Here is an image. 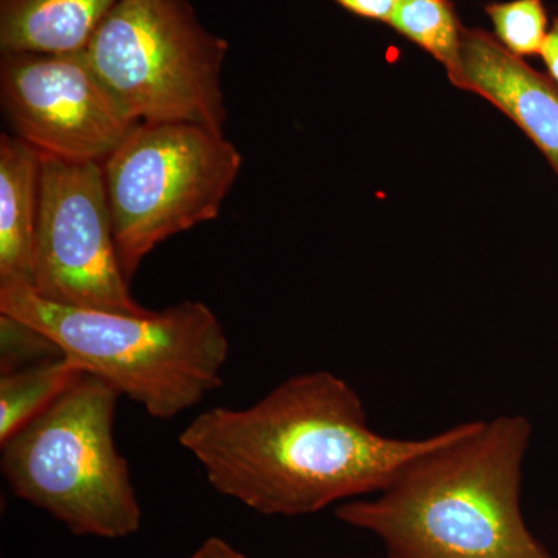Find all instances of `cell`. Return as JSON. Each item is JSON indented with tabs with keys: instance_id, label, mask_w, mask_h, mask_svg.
<instances>
[{
	"instance_id": "obj_13",
	"label": "cell",
	"mask_w": 558,
	"mask_h": 558,
	"mask_svg": "<svg viewBox=\"0 0 558 558\" xmlns=\"http://www.w3.org/2000/svg\"><path fill=\"white\" fill-rule=\"evenodd\" d=\"M389 27L446 68L458 65L464 28L451 0H398Z\"/></svg>"
},
{
	"instance_id": "obj_14",
	"label": "cell",
	"mask_w": 558,
	"mask_h": 558,
	"mask_svg": "<svg viewBox=\"0 0 558 558\" xmlns=\"http://www.w3.org/2000/svg\"><path fill=\"white\" fill-rule=\"evenodd\" d=\"M486 13L498 43L515 57H537L548 38V13L543 0L488 3Z\"/></svg>"
},
{
	"instance_id": "obj_12",
	"label": "cell",
	"mask_w": 558,
	"mask_h": 558,
	"mask_svg": "<svg viewBox=\"0 0 558 558\" xmlns=\"http://www.w3.org/2000/svg\"><path fill=\"white\" fill-rule=\"evenodd\" d=\"M83 376L64 355L0 374V444L49 409Z\"/></svg>"
},
{
	"instance_id": "obj_5",
	"label": "cell",
	"mask_w": 558,
	"mask_h": 558,
	"mask_svg": "<svg viewBox=\"0 0 558 558\" xmlns=\"http://www.w3.org/2000/svg\"><path fill=\"white\" fill-rule=\"evenodd\" d=\"M226 132L183 121L138 123L102 161L121 269L134 278L165 241L218 218L241 174Z\"/></svg>"
},
{
	"instance_id": "obj_17",
	"label": "cell",
	"mask_w": 558,
	"mask_h": 558,
	"mask_svg": "<svg viewBox=\"0 0 558 558\" xmlns=\"http://www.w3.org/2000/svg\"><path fill=\"white\" fill-rule=\"evenodd\" d=\"M189 558H248L230 543L219 537H209Z\"/></svg>"
},
{
	"instance_id": "obj_4",
	"label": "cell",
	"mask_w": 558,
	"mask_h": 558,
	"mask_svg": "<svg viewBox=\"0 0 558 558\" xmlns=\"http://www.w3.org/2000/svg\"><path fill=\"white\" fill-rule=\"evenodd\" d=\"M120 398L106 381L84 374L0 444L11 490L72 534L117 539L142 526L130 464L113 438Z\"/></svg>"
},
{
	"instance_id": "obj_15",
	"label": "cell",
	"mask_w": 558,
	"mask_h": 558,
	"mask_svg": "<svg viewBox=\"0 0 558 558\" xmlns=\"http://www.w3.org/2000/svg\"><path fill=\"white\" fill-rule=\"evenodd\" d=\"M61 355L53 341L20 319L0 314V374Z\"/></svg>"
},
{
	"instance_id": "obj_6",
	"label": "cell",
	"mask_w": 558,
	"mask_h": 558,
	"mask_svg": "<svg viewBox=\"0 0 558 558\" xmlns=\"http://www.w3.org/2000/svg\"><path fill=\"white\" fill-rule=\"evenodd\" d=\"M230 44L190 0H119L92 38V68L137 123L183 121L226 132Z\"/></svg>"
},
{
	"instance_id": "obj_8",
	"label": "cell",
	"mask_w": 558,
	"mask_h": 558,
	"mask_svg": "<svg viewBox=\"0 0 558 558\" xmlns=\"http://www.w3.org/2000/svg\"><path fill=\"white\" fill-rule=\"evenodd\" d=\"M0 95L16 137L75 163H102L137 126L86 53H2Z\"/></svg>"
},
{
	"instance_id": "obj_7",
	"label": "cell",
	"mask_w": 558,
	"mask_h": 558,
	"mask_svg": "<svg viewBox=\"0 0 558 558\" xmlns=\"http://www.w3.org/2000/svg\"><path fill=\"white\" fill-rule=\"evenodd\" d=\"M121 269L101 163L43 157L28 286L44 300L84 310L146 314Z\"/></svg>"
},
{
	"instance_id": "obj_3",
	"label": "cell",
	"mask_w": 558,
	"mask_h": 558,
	"mask_svg": "<svg viewBox=\"0 0 558 558\" xmlns=\"http://www.w3.org/2000/svg\"><path fill=\"white\" fill-rule=\"evenodd\" d=\"M0 314L39 330L76 368L156 418L194 409L223 384L229 337L202 301L123 314L53 303L27 282H9L0 284Z\"/></svg>"
},
{
	"instance_id": "obj_10",
	"label": "cell",
	"mask_w": 558,
	"mask_h": 558,
	"mask_svg": "<svg viewBox=\"0 0 558 558\" xmlns=\"http://www.w3.org/2000/svg\"><path fill=\"white\" fill-rule=\"evenodd\" d=\"M119 0H0L2 53H81Z\"/></svg>"
},
{
	"instance_id": "obj_16",
	"label": "cell",
	"mask_w": 558,
	"mask_h": 558,
	"mask_svg": "<svg viewBox=\"0 0 558 558\" xmlns=\"http://www.w3.org/2000/svg\"><path fill=\"white\" fill-rule=\"evenodd\" d=\"M333 2L339 3L341 9L355 16L385 22V24L391 20L392 11L398 5V0H333Z\"/></svg>"
},
{
	"instance_id": "obj_2",
	"label": "cell",
	"mask_w": 558,
	"mask_h": 558,
	"mask_svg": "<svg viewBox=\"0 0 558 558\" xmlns=\"http://www.w3.org/2000/svg\"><path fill=\"white\" fill-rule=\"evenodd\" d=\"M529 440L523 416L464 422L438 433L379 497L337 517L377 535L391 558H549L521 515Z\"/></svg>"
},
{
	"instance_id": "obj_18",
	"label": "cell",
	"mask_w": 558,
	"mask_h": 558,
	"mask_svg": "<svg viewBox=\"0 0 558 558\" xmlns=\"http://www.w3.org/2000/svg\"><path fill=\"white\" fill-rule=\"evenodd\" d=\"M539 57L545 61L550 81L558 87V16L550 25L548 38L545 40Z\"/></svg>"
},
{
	"instance_id": "obj_11",
	"label": "cell",
	"mask_w": 558,
	"mask_h": 558,
	"mask_svg": "<svg viewBox=\"0 0 558 558\" xmlns=\"http://www.w3.org/2000/svg\"><path fill=\"white\" fill-rule=\"evenodd\" d=\"M43 156L16 135L0 137V284L31 282Z\"/></svg>"
},
{
	"instance_id": "obj_9",
	"label": "cell",
	"mask_w": 558,
	"mask_h": 558,
	"mask_svg": "<svg viewBox=\"0 0 558 558\" xmlns=\"http://www.w3.org/2000/svg\"><path fill=\"white\" fill-rule=\"evenodd\" d=\"M453 86L473 92L515 121L558 174V87L483 28H464Z\"/></svg>"
},
{
	"instance_id": "obj_1",
	"label": "cell",
	"mask_w": 558,
	"mask_h": 558,
	"mask_svg": "<svg viewBox=\"0 0 558 558\" xmlns=\"http://www.w3.org/2000/svg\"><path fill=\"white\" fill-rule=\"evenodd\" d=\"M436 439L380 435L359 392L328 371L290 377L247 409L204 411L179 436L218 494L282 517L379 494Z\"/></svg>"
}]
</instances>
